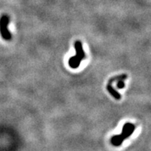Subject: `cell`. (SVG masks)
<instances>
[{"label":"cell","mask_w":151,"mask_h":151,"mask_svg":"<svg viewBox=\"0 0 151 151\" xmlns=\"http://www.w3.org/2000/svg\"><path fill=\"white\" fill-rule=\"evenodd\" d=\"M125 86V83L123 80H118V82L117 83V87L118 89H123Z\"/></svg>","instance_id":"5b68a950"},{"label":"cell","mask_w":151,"mask_h":151,"mask_svg":"<svg viewBox=\"0 0 151 151\" xmlns=\"http://www.w3.org/2000/svg\"><path fill=\"white\" fill-rule=\"evenodd\" d=\"M114 83L113 81L110 79L109 81H108V83H107V91L109 92V93L111 95L112 97H114V99H117V100H119V99H121V94L119 93L115 89H114L113 88V86H112V83Z\"/></svg>","instance_id":"277c9868"},{"label":"cell","mask_w":151,"mask_h":151,"mask_svg":"<svg viewBox=\"0 0 151 151\" xmlns=\"http://www.w3.org/2000/svg\"><path fill=\"white\" fill-rule=\"evenodd\" d=\"M74 46L76 51V55L68 59V65L71 68L75 69L79 67L82 60L86 58V55L84 53L83 45L81 41H76Z\"/></svg>","instance_id":"7a4b0ae2"},{"label":"cell","mask_w":151,"mask_h":151,"mask_svg":"<svg viewBox=\"0 0 151 151\" xmlns=\"http://www.w3.org/2000/svg\"><path fill=\"white\" fill-rule=\"evenodd\" d=\"M9 16L7 15H3L0 17V34L3 39L7 41L12 39V34L9 30Z\"/></svg>","instance_id":"3957f363"},{"label":"cell","mask_w":151,"mask_h":151,"mask_svg":"<svg viewBox=\"0 0 151 151\" xmlns=\"http://www.w3.org/2000/svg\"><path fill=\"white\" fill-rule=\"evenodd\" d=\"M135 125L130 123H126L122 128V132L120 135H115L111 139V143L113 146H121L123 140L127 139L134 132Z\"/></svg>","instance_id":"6da1fadb"}]
</instances>
